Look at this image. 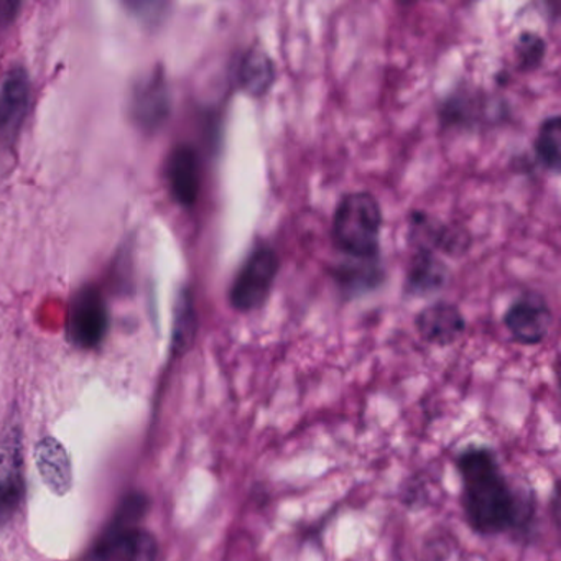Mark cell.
<instances>
[{
  "mask_svg": "<svg viewBox=\"0 0 561 561\" xmlns=\"http://www.w3.org/2000/svg\"><path fill=\"white\" fill-rule=\"evenodd\" d=\"M553 313L540 294L527 291L505 311L504 324L512 340L525 346H535L548 336Z\"/></svg>",
  "mask_w": 561,
  "mask_h": 561,
  "instance_id": "5",
  "label": "cell"
},
{
  "mask_svg": "<svg viewBox=\"0 0 561 561\" xmlns=\"http://www.w3.org/2000/svg\"><path fill=\"white\" fill-rule=\"evenodd\" d=\"M466 524L481 537L530 534L537 518L531 492L512 484L494 449L469 445L456 456Z\"/></svg>",
  "mask_w": 561,
  "mask_h": 561,
  "instance_id": "1",
  "label": "cell"
},
{
  "mask_svg": "<svg viewBox=\"0 0 561 561\" xmlns=\"http://www.w3.org/2000/svg\"><path fill=\"white\" fill-rule=\"evenodd\" d=\"M416 330L430 344L448 346L455 343L466 330V321L456 305L438 301L430 305L416 317Z\"/></svg>",
  "mask_w": 561,
  "mask_h": 561,
  "instance_id": "11",
  "label": "cell"
},
{
  "mask_svg": "<svg viewBox=\"0 0 561 561\" xmlns=\"http://www.w3.org/2000/svg\"><path fill=\"white\" fill-rule=\"evenodd\" d=\"M35 462L42 481L54 494L65 495L73 484L70 456L65 446L54 436H45L35 449Z\"/></svg>",
  "mask_w": 561,
  "mask_h": 561,
  "instance_id": "12",
  "label": "cell"
},
{
  "mask_svg": "<svg viewBox=\"0 0 561 561\" xmlns=\"http://www.w3.org/2000/svg\"><path fill=\"white\" fill-rule=\"evenodd\" d=\"M157 538L137 525H111L94 551V561H157Z\"/></svg>",
  "mask_w": 561,
  "mask_h": 561,
  "instance_id": "7",
  "label": "cell"
},
{
  "mask_svg": "<svg viewBox=\"0 0 561 561\" xmlns=\"http://www.w3.org/2000/svg\"><path fill=\"white\" fill-rule=\"evenodd\" d=\"M134 121L140 129L153 133L170 114V93L162 71L149 75L137 84L130 101Z\"/></svg>",
  "mask_w": 561,
  "mask_h": 561,
  "instance_id": "9",
  "label": "cell"
},
{
  "mask_svg": "<svg viewBox=\"0 0 561 561\" xmlns=\"http://www.w3.org/2000/svg\"><path fill=\"white\" fill-rule=\"evenodd\" d=\"M545 48H547V45H545L543 38L538 37L537 34L527 32V34L522 35L517 42V58L520 67L525 70L537 68L540 61L543 60Z\"/></svg>",
  "mask_w": 561,
  "mask_h": 561,
  "instance_id": "17",
  "label": "cell"
},
{
  "mask_svg": "<svg viewBox=\"0 0 561 561\" xmlns=\"http://www.w3.org/2000/svg\"><path fill=\"white\" fill-rule=\"evenodd\" d=\"M538 160L545 169L557 173L561 162V119L558 116L548 117L538 130L535 142Z\"/></svg>",
  "mask_w": 561,
  "mask_h": 561,
  "instance_id": "14",
  "label": "cell"
},
{
  "mask_svg": "<svg viewBox=\"0 0 561 561\" xmlns=\"http://www.w3.org/2000/svg\"><path fill=\"white\" fill-rule=\"evenodd\" d=\"M24 492L21 433L12 428L0 438V525L11 520L21 507Z\"/></svg>",
  "mask_w": 561,
  "mask_h": 561,
  "instance_id": "6",
  "label": "cell"
},
{
  "mask_svg": "<svg viewBox=\"0 0 561 561\" xmlns=\"http://www.w3.org/2000/svg\"><path fill=\"white\" fill-rule=\"evenodd\" d=\"M354 275H366V272H364V274H363V272L356 271V272H354ZM356 278H357V280H360L359 277H354V278L347 277V278H344V280H346L347 284H351V282L356 280Z\"/></svg>",
  "mask_w": 561,
  "mask_h": 561,
  "instance_id": "19",
  "label": "cell"
},
{
  "mask_svg": "<svg viewBox=\"0 0 561 561\" xmlns=\"http://www.w3.org/2000/svg\"><path fill=\"white\" fill-rule=\"evenodd\" d=\"M18 4H12V2H2L0 4V21H5V19H14V14H18Z\"/></svg>",
  "mask_w": 561,
  "mask_h": 561,
  "instance_id": "18",
  "label": "cell"
},
{
  "mask_svg": "<svg viewBox=\"0 0 561 561\" xmlns=\"http://www.w3.org/2000/svg\"><path fill=\"white\" fill-rule=\"evenodd\" d=\"M239 81L242 90L251 96H265L275 81L274 61L261 48H252L239 68Z\"/></svg>",
  "mask_w": 561,
  "mask_h": 561,
  "instance_id": "13",
  "label": "cell"
},
{
  "mask_svg": "<svg viewBox=\"0 0 561 561\" xmlns=\"http://www.w3.org/2000/svg\"><path fill=\"white\" fill-rule=\"evenodd\" d=\"M382 222L376 196L367 192L350 193L334 213V244L354 261H374L379 252Z\"/></svg>",
  "mask_w": 561,
  "mask_h": 561,
  "instance_id": "2",
  "label": "cell"
},
{
  "mask_svg": "<svg viewBox=\"0 0 561 561\" xmlns=\"http://www.w3.org/2000/svg\"><path fill=\"white\" fill-rule=\"evenodd\" d=\"M167 179H169L173 198L180 205L185 208L196 205L202 192V165H199L198 153L192 146L182 144L173 149L167 162Z\"/></svg>",
  "mask_w": 561,
  "mask_h": 561,
  "instance_id": "10",
  "label": "cell"
},
{
  "mask_svg": "<svg viewBox=\"0 0 561 561\" xmlns=\"http://www.w3.org/2000/svg\"><path fill=\"white\" fill-rule=\"evenodd\" d=\"M443 278H445V268L442 264L428 252H420L410 268L407 287L413 294H426L438 288L443 284Z\"/></svg>",
  "mask_w": 561,
  "mask_h": 561,
  "instance_id": "15",
  "label": "cell"
},
{
  "mask_svg": "<svg viewBox=\"0 0 561 561\" xmlns=\"http://www.w3.org/2000/svg\"><path fill=\"white\" fill-rule=\"evenodd\" d=\"M280 271V257L271 245L261 244L254 249L236 275L229 291L232 307L242 313L264 307Z\"/></svg>",
  "mask_w": 561,
  "mask_h": 561,
  "instance_id": "3",
  "label": "cell"
},
{
  "mask_svg": "<svg viewBox=\"0 0 561 561\" xmlns=\"http://www.w3.org/2000/svg\"><path fill=\"white\" fill-rule=\"evenodd\" d=\"M31 80L24 68H12L0 88V137L14 142L31 106Z\"/></svg>",
  "mask_w": 561,
  "mask_h": 561,
  "instance_id": "8",
  "label": "cell"
},
{
  "mask_svg": "<svg viewBox=\"0 0 561 561\" xmlns=\"http://www.w3.org/2000/svg\"><path fill=\"white\" fill-rule=\"evenodd\" d=\"M196 333V314L188 291L182 295L176 305L175 330H173V347L176 353L188 350Z\"/></svg>",
  "mask_w": 561,
  "mask_h": 561,
  "instance_id": "16",
  "label": "cell"
},
{
  "mask_svg": "<svg viewBox=\"0 0 561 561\" xmlns=\"http://www.w3.org/2000/svg\"><path fill=\"white\" fill-rule=\"evenodd\" d=\"M110 330V311L100 290L93 287L78 291L71 301L68 333L81 350H94Z\"/></svg>",
  "mask_w": 561,
  "mask_h": 561,
  "instance_id": "4",
  "label": "cell"
}]
</instances>
